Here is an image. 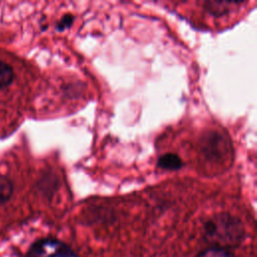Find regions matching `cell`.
Here are the masks:
<instances>
[{"label": "cell", "instance_id": "3", "mask_svg": "<svg viewBox=\"0 0 257 257\" xmlns=\"http://www.w3.org/2000/svg\"><path fill=\"white\" fill-rule=\"evenodd\" d=\"M158 166L164 170L175 171L183 167V162L181 158L176 154H166L159 158Z\"/></svg>", "mask_w": 257, "mask_h": 257}, {"label": "cell", "instance_id": "7", "mask_svg": "<svg viewBox=\"0 0 257 257\" xmlns=\"http://www.w3.org/2000/svg\"><path fill=\"white\" fill-rule=\"evenodd\" d=\"M233 3L232 2H205L206 8L208 11L214 15H220L224 14L228 11L229 8L228 6H231Z\"/></svg>", "mask_w": 257, "mask_h": 257}, {"label": "cell", "instance_id": "4", "mask_svg": "<svg viewBox=\"0 0 257 257\" xmlns=\"http://www.w3.org/2000/svg\"><path fill=\"white\" fill-rule=\"evenodd\" d=\"M13 195L12 181L3 175H0V206L7 203Z\"/></svg>", "mask_w": 257, "mask_h": 257}, {"label": "cell", "instance_id": "6", "mask_svg": "<svg viewBox=\"0 0 257 257\" xmlns=\"http://www.w3.org/2000/svg\"><path fill=\"white\" fill-rule=\"evenodd\" d=\"M196 257H235L229 250L209 247L200 252Z\"/></svg>", "mask_w": 257, "mask_h": 257}, {"label": "cell", "instance_id": "8", "mask_svg": "<svg viewBox=\"0 0 257 257\" xmlns=\"http://www.w3.org/2000/svg\"><path fill=\"white\" fill-rule=\"evenodd\" d=\"M72 22H73V17L71 16V15H65V16H63L57 23H56V28H57V30H59V31H62V30H64V29H66V28H68L71 24H72Z\"/></svg>", "mask_w": 257, "mask_h": 257}, {"label": "cell", "instance_id": "1", "mask_svg": "<svg viewBox=\"0 0 257 257\" xmlns=\"http://www.w3.org/2000/svg\"><path fill=\"white\" fill-rule=\"evenodd\" d=\"M245 238V228L240 219L227 214H217L204 224V239L211 247L232 249Z\"/></svg>", "mask_w": 257, "mask_h": 257}, {"label": "cell", "instance_id": "5", "mask_svg": "<svg viewBox=\"0 0 257 257\" xmlns=\"http://www.w3.org/2000/svg\"><path fill=\"white\" fill-rule=\"evenodd\" d=\"M14 79V70L6 62L0 60V88L9 86Z\"/></svg>", "mask_w": 257, "mask_h": 257}, {"label": "cell", "instance_id": "2", "mask_svg": "<svg viewBox=\"0 0 257 257\" xmlns=\"http://www.w3.org/2000/svg\"><path fill=\"white\" fill-rule=\"evenodd\" d=\"M25 257H78L76 253L64 242L43 238L34 242L28 249Z\"/></svg>", "mask_w": 257, "mask_h": 257}]
</instances>
